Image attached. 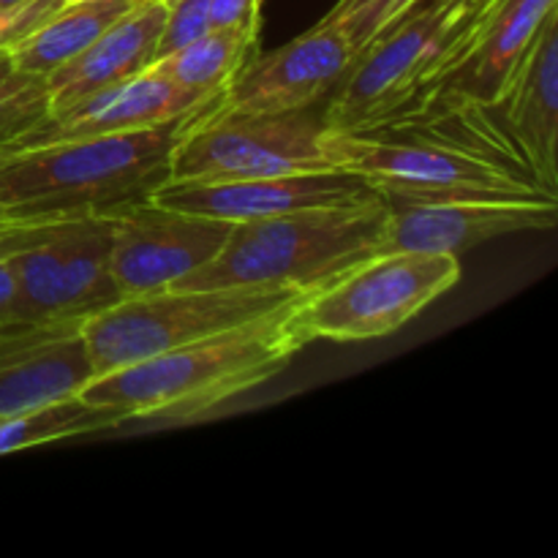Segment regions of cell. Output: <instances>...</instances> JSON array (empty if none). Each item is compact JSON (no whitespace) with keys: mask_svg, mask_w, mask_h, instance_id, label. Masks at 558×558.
Wrapping results in <instances>:
<instances>
[{"mask_svg":"<svg viewBox=\"0 0 558 558\" xmlns=\"http://www.w3.org/2000/svg\"><path fill=\"white\" fill-rule=\"evenodd\" d=\"M305 298L308 292L259 319L96 376L82 387L80 398L93 407L118 409L129 423H185L207 414L229 398L272 379L305 343H311L298 319Z\"/></svg>","mask_w":558,"mask_h":558,"instance_id":"1","label":"cell"},{"mask_svg":"<svg viewBox=\"0 0 558 558\" xmlns=\"http://www.w3.org/2000/svg\"><path fill=\"white\" fill-rule=\"evenodd\" d=\"M223 96V93H221ZM210 101L172 123L54 142L0 156V218L87 216L150 199L169 180V161Z\"/></svg>","mask_w":558,"mask_h":558,"instance_id":"2","label":"cell"},{"mask_svg":"<svg viewBox=\"0 0 558 558\" xmlns=\"http://www.w3.org/2000/svg\"><path fill=\"white\" fill-rule=\"evenodd\" d=\"M494 3H420L354 60L327 98L322 123L349 134L401 129L466 63Z\"/></svg>","mask_w":558,"mask_h":558,"instance_id":"3","label":"cell"},{"mask_svg":"<svg viewBox=\"0 0 558 558\" xmlns=\"http://www.w3.org/2000/svg\"><path fill=\"white\" fill-rule=\"evenodd\" d=\"M387 216L390 202L376 199L368 205L298 210L234 223L216 259L169 289L327 287L379 254Z\"/></svg>","mask_w":558,"mask_h":558,"instance_id":"4","label":"cell"},{"mask_svg":"<svg viewBox=\"0 0 558 558\" xmlns=\"http://www.w3.org/2000/svg\"><path fill=\"white\" fill-rule=\"evenodd\" d=\"M325 153L374 185L390 205L452 199H556L532 174L480 147L452 142H396L379 134L330 131Z\"/></svg>","mask_w":558,"mask_h":558,"instance_id":"5","label":"cell"},{"mask_svg":"<svg viewBox=\"0 0 558 558\" xmlns=\"http://www.w3.org/2000/svg\"><path fill=\"white\" fill-rule=\"evenodd\" d=\"M311 289L232 287V289H161L120 300L82 325L93 379L125 365L216 336L243 322L283 308Z\"/></svg>","mask_w":558,"mask_h":558,"instance_id":"6","label":"cell"},{"mask_svg":"<svg viewBox=\"0 0 558 558\" xmlns=\"http://www.w3.org/2000/svg\"><path fill=\"white\" fill-rule=\"evenodd\" d=\"M458 281L456 254L387 251L308 292L298 319L308 341H374L401 330Z\"/></svg>","mask_w":558,"mask_h":558,"instance_id":"7","label":"cell"},{"mask_svg":"<svg viewBox=\"0 0 558 558\" xmlns=\"http://www.w3.org/2000/svg\"><path fill=\"white\" fill-rule=\"evenodd\" d=\"M11 265L16 287L0 327L85 325L123 300L112 278V213L69 218L47 240L11 256Z\"/></svg>","mask_w":558,"mask_h":558,"instance_id":"8","label":"cell"},{"mask_svg":"<svg viewBox=\"0 0 558 558\" xmlns=\"http://www.w3.org/2000/svg\"><path fill=\"white\" fill-rule=\"evenodd\" d=\"M216 107L185 131L169 161L167 183H227L332 169L327 125L316 107L265 118H227Z\"/></svg>","mask_w":558,"mask_h":558,"instance_id":"9","label":"cell"},{"mask_svg":"<svg viewBox=\"0 0 558 558\" xmlns=\"http://www.w3.org/2000/svg\"><path fill=\"white\" fill-rule=\"evenodd\" d=\"M232 227L153 199L112 210V278L120 298L161 292L205 267L223 248Z\"/></svg>","mask_w":558,"mask_h":558,"instance_id":"10","label":"cell"},{"mask_svg":"<svg viewBox=\"0 0 558 558\" xmlns=\"http://www.w3.org/2000/svg\"><path fill=\"white\" fill-rule=\"evenodd\" d=\"M357 52L343 31L316 22L272 52L254 54L229 80L216 112L227 118L289 114L327 101L352 69Z\"/></svg>","mask_w":558,"mask_h":558,"instance_id":"11","label":"cell"},{"mask_svg":"<svg viewBox=\"0 0 558 558\" xmlns=\"http://www.w3.org/2000/svg\"><path fill=\"white\" fill-rule=\"evenodd\" d=\"M153 202L229 223L259 221L298 210L352 207L385 199L374 185L343 169L278 174V178L227 180V183H167Z\"/></svg>","mask_w":558,"mask_h":558,"instance_id":"12","label":"cell"},{"mask_svg":"<svg viewBox=\"0 0 558 558\" xmlns=\"http://www.w3.org/2000/svg\"><path fill=\"white\" fill-rule=\"evenodd\" d=\"M558 223V199H452L390 205L379 254H461L488 240L545 232Z\"/></svg>","mask_w":558,"mask_h":558,"instance_id":"13","label":"cell"},{"mask_svg":"<svg viewBox=\"0 0 558 558\" xmlns=\"http://www.w3.org/2000/svg\"><path fill=\"white\" fill-rule=\"evenodd\" d=\"M90 379L82 322L0 327V417L80 396Z\"/></svg>","mask_w":558,"mask_h":558,"instance_id":"14","label":"cell"},{"mask_svg":"<svg viewBox=\"0 0 558 558\" xmlns=\"http://www.w3.org/2000/svg\"><path fill=\"white\" fill-rule=\"evenodd\" d=\"M554 11L556 0H496L466 63L401 129L425 123L430 118L439 120L466 107H494L510 85L521 60L526 58L543 22Z\"/></svg>","mask_w":558,"mask_h":558,"instance_id":"15","label":"cell"},{"mask_svg":"<svg viewBox=\"0 0 558 558\" xmlns=\"http://www.w3.org/2000/svg\"><path fill=\"white\" fill-rule=\"evenodd\" d=\"M223 90L205 93L194 87L174 85L172 80L145 71L134 80L114 85L109 90L85 98L65 112L47 114L33 131H27L11 150L54 145V142L85 140V136L120 134V131L153 129V125L172 123L183 114L196 112L210 101L221 98Z\"/></svg>","mask_w":558,"mask_h":558,"instance_id":"16","label":"cell"},{"mask_svg":"<svg viewBox=\"0 0 558 558\" xmlns=\"http://www.w3.org/2000/svg\"><path fill=\"white\" fill-rule=\"evenodd\" d=\"M501 123H490L532 178L556 196L558 150V14L548 16L534 36L526 58L494 104Z\"/></svg>","mask_w":558,"mask_h":558,"instance_id":"17","label":"cell"},{"mask_svg":"<svg viewBox=\"0 0 558 558\" xmlns=\"http://www.w3.org/2000/svg\"><path fill=\"white\" fill-rule=\"evenodd\" d=\"M167 0H136L85 52L47 76L49 114L65 112L96 93L145 74L158 54Z\"/></svg>","mask_w":558,"mask_h":558,"instance_id":"18","label":"cell"},{"mask_svg":"<svg viewBox=\"0 0 558 558\" xmlns=\"http://www.w3.org/2000/svg\"><path fill=\"white\" fill-rule=\"evenodd\" d=\"M136 0H76L63 3L44 25L9 49L11 60L27 74L49 76L85 52Z\"/></svg>","mask_w":558,"mask_h":558,"instance_id":"19","label":"cell"},{"mask_svg":"<svg viewBox=\"0 0 558 558\" xmlns=\"http://www.w3.org/2000/svg\"><path fill=\"white\" fill-rule=\"evenodd\" d=\"M256 38L259 27H213L196 41L158 58L147 71L194 90H227L229 80L256 49Z\"/></svg>","mask_w":558,"mask_h":558,"instance_id":"20","label":"cell"},{"mask_svg":"<svg viewBox=\"0 0 558 558\" xmlns=\"http://www.w3.org/2000/svg\"><path fill=\"white\" fill-rule=\"evenodd\" d=\"M129 423L123 412L107 407H93L80 396L65 398L38 412L0 417V456L31 450V447L52 445V441L74 439V436L112 430Z\"/></svg>","mask_w":558,"mask_h":558,"instance_id":"21","label":"cell"},{"mask_svg":"<svg viewBox=\"0 0 558 558\" xmlns=\"http://www.w3.org/2000/svg\"><path fill=\"white\" fill-rule=\"evenodd\" d=\"M49 114L47 76L27 74L0 49V156Z\"/></svg>","mask_w":558,"mask_h":558,"instance_id":"22","label":"cell"},{"mask_svg":"<svg viewBox=\"0 0 558 558\" xmlns=\"http://www.w3.org/2000/svg\"><path fill=\"white\" fill-rule=\"evenodd\" d=\"M425 0H338L319 22L336 25L360 54Z\"/></svg>","mask_w":558,"mask_h":558,"instance_id":"23","label":"cell"},{"mask_svg":"<svg viewBox=\"0 0 558 558\" xmlns=\"http://www.w3.org/2000/svg\"><path fill=\"white\" fill-rule=\"evenodd\" d=\"M213 31L210 0H167V20L158 38V58Z\"/></svg>","mask_w":558,"mask_h":558,"instance_id":"24","label":"cell"},{"mask_svg":"<svg viewBox=\"0 0 558 558\" xmlns=\"http://www.w3.org/2000/svg\"><path fill=\"white\" fill-rule=\"evenodd\" d=\"M60 5H63V0H27L14 9L0 11V49H11L16 41L31 36Z\"/></svg>","mask_w":558,"mask_h":558,"instance_id":"25","label":"cell"},{"mask_svg":"<svg viewBox=\"0 0 558 558\" xmlns=\"http://www.w3.org/2000/svg\"><path fill=\"white\" fill-rule=\"evenodd\" d=\"M76 216L60 218H31V221H0V262L11 259L20 251L47 240L63 221Z\"/></svg>","mask_w":558,"mask_h":558,"instance_id":"26","label":"cell"},{"mask_svg":"<svg viewBox=\"0 0 558 558\" xmlns=\"http://www.w3.org/2000/svg\"><path fill=\"white\" fill-rule=\"evenodd\" d=\"M262 0H210L213 27H259Z\"/></svg>","mask_w":558,"mask_h":558,"instance_id":"27","label":"cell"},{"mask_svg":"<svg viewBox=\"0 0 558 558\" xmlns=\"http://www.w3.org/2000/svg\"><path fill=\"white\" fill-rule=\"evenodd\" d=\"M14 265H11V259H3L0 262V316H3V311L9 308L11 298H14Z\"/></svg>","mask_w":558,"mask_h":558,"instance_id":"28","label":"cell"},{"mask_svg":"<svg viewBox=\"0 0 558 558\" xmlns=\"http://www.w3.org/2000/svg\"><path fill=\"white\" fill-rule=\"evenodd\" d=\"M22 3H27V0H0V11L14 9V5H22Z\"/></svg>","mask_w":558,"mask_h":558,"instance_id":"29","label":"cell"},{"mask_svg":"<svg viewBox=\"0 0 558 558\" xmlns=\"http://www.w3.org/2000/svg\"><path fill=\"white\" fill-rule=\"evenodd\" d=\"M63 3H76V0H63Z\"/></svg>","mask_w":558,"mask_h":558,"instance_id":"30","label":"cell"}]
</instances>
